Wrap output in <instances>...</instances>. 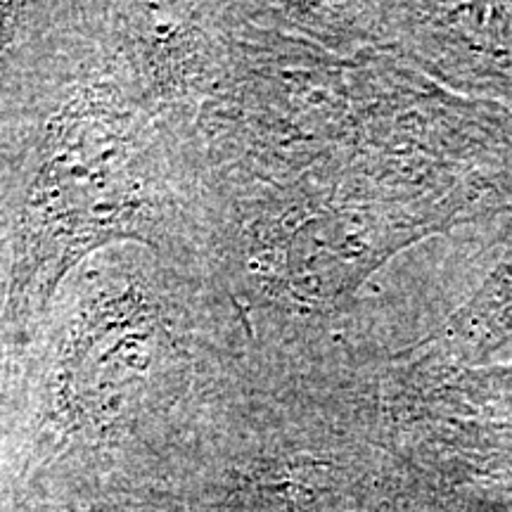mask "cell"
Returning <instances> with one entry per match:
<instances>
[{"instance_id":"6da1fadb","label":"cell","mask_w":512,"mask_h":512,"mask_svg":"<svg viewBox=\"0 0 512 512\" xmlns=\"http://www.w3.org/2000/svg\"><path fill=\"white\" fill-rule=\"evenodd\" d=\"M105 143L110 136L100 133L93 119L69 126L64 117L48 133L12 228L3 311L10 337H17L48 304L81 254L133 233L140 200Z\"/></svg>"}]
</instances>
